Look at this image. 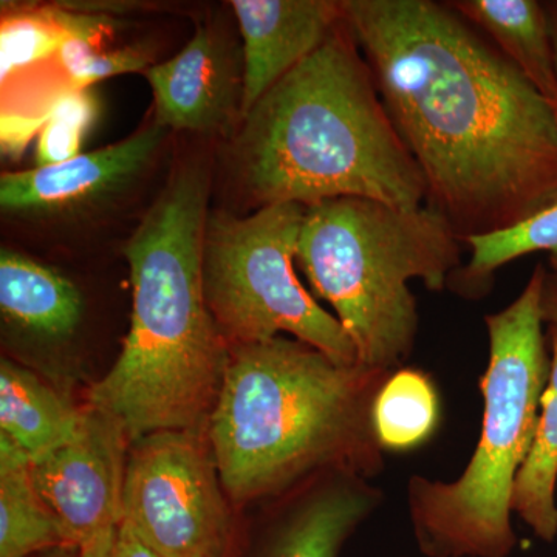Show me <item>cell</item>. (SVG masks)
Masks as SVG:
<instances>
[{"label":"cell","mask_w":557,"mask_h":557,"mask_svg":"<svg viewBox=\"0 0 557 557\" xmlns=\"http://www.w3.org/2000/svg\"><path fill=\"white\" fill-rule=\"evenodd\" d=\"M100 104L91 87L70 86L46 106V123L36 143V168L64 163L81 156L84 139L98 119Z\"/></svg>","instance_id":"7402d4cb"},{"label":"cell","mask_w":557,"mask_h":557,"mask_svg":"<svg viewBox=\"0 0 557 557\" xmlns=\"http://www.w3.org/2000/svg\"><path fill=\"white\" fill-rule=\"evenodd\" d=\"M440 418L437 387L420 369L392 372L373 403V431L384 453H408L423 445L437 431Z\"/></svg>","instance_id":"ac0fdd59"},{"label":"cell","mask_w":557,"mask_h":557,"mask_svg":"<svg viewBox=\"0 0 557 557\" xmlns=\"http://www.w3.org/2000/svg\"><path fill=\"white\" fill-rule=\"evenodd\" d=\"M156 120L170 131L223 134L242 121L244 64L215 28H197L185 49L145 72Z\"/></svg>","instance_id":"30bf717a"},{"label":"cell","mask_w":557,"mask_h":557,"mask_svg":"<svg viewBox=\"0 0 557 557\" xmlns=\"http://www.w3.org/2000/svg\"><path fill=\"white\" fill-rule=\"evenodd\" d=\"M465 244L471 249V258L449 281V288L463 298L486 296L493 287L496 271L523 256L547 252L549 270L557 271V207L515 228L472 237Z\"/></svg>","instance_id":"d6986e66"},{"label":"cell","mask_w":557,"mask_h":557,"mask_svg":"<svg viewBox=\"0 0 557 557\" xmlns=\"http://www.w3.org/2000/svg\"><path fill=\"white\" fill-rule=\"evenodd\" d=\"M46 123V109L39 113H2V150L9 156H17L27 148L28 141L39 135Z\"/></svg>","instance_id":"cb8c5ba5"},{"label":"cell","mask_w":557,"mask_h":557,"mask_svg":"<svg viewBox=\"0 0 557 557\" xmlns=\"http://www.w3.org/2000/svg\"><path fill=\"white\" fill-rule=\"evenodd\" d=\"M73 38L72 13L62 7L22 11L3 17L0 28V78L58 53Z\"/></svg>","instance_id":"44dd1931"},{"label":"cell","mask_w":557,"mask_h":557,"mask_svg":"<svg viewBox=\"0 0 557 557\" xmlns=\"http://www.w3.org/2000/svg\"><path fill=\"white\" fill-rule=\"evenodd\" d=\"M403 557H406V556H403Z\"/></svg>","instance_id":"f1b7e54d"},{"label":"cell","mask_w":557,"mask_h":557,"mask_svg":"<svg viewBox=\"0 0 557 557\" xmlns=\"http://www.w3.org/2000/svg\"><path fill=\"white\" fill-rule=\"evenodd\" d=\"M231 9L242 36V120L343 21L341 2L329 0H233Z\"/></svg>","instance_id":"4fadbf2b"},{"label":"cell","mask_w":557,"mask_h":557,"mask_svg":"<svg viewBox=\"0 0 557 557\" xmlns=\"http://www.w3.org/2000/svg\"><path fill=\"white\" fill-rule=\"evenodd\" d=\"M72 86L91 87L98 81L145 73L150 67L148 54L135 49L100 51L89 40L69 39L58 51Z\"/></svg>","instance_id":"603a6c76"},{"label":"cell","mask_w":557,"mask_h":557,"mask_svg":"<svg viewBox=\"0 0 557 557\" xmlns=\"http://www.w3.org/2000/svg\"><path fill=\"white\" fill-rule=\"evenodd\" d=\"M549 341H552V364H549L548 391L557 394V329H548Z\"/></svg>","instance_id":"83f0119b"},{"label":"cell","mask_w":557,"mask_h":557,"mask_svg":"<svg viewBox=\"0 0 557 557\" xmlns=\"http://www.w3.org/2000/svg\"><path fill=\"white\" fill-rule=\"evenodd\" d=\"M79 557H159L152 549L146 547L126 523L121 522L115 536L104 547L95 552L83 553Z\"/></svg>","instance_id":"d4e9b609"},{"label":"cell","mask_w":557,"mask_h":557,"mask_svg":"<svg viewBox=\"0 0 557 557\" xmlns=\"http://www.w3.org/2000/svg\"><path fill=\"white\" fill-rule=\"evenodd\" d=\"M547 11L549 36H552L553 53H555L556 75H557V0L544 2Z\"/></svg>","instance_id":"4316f807"},{"label":"cell","mask_w":557,"mask_h":557,"mask_svg":"<svg viewBox=\"0 0 557 557\" xmlns=\"http://www.w3.org/2000/svg\"><path fill=\"white\" fill-rule=\"evenodd\" d=\"M225 494L207 435L161 431L131 442L123 523L157 556H228Z\"/></svg>","instance_id":"ba28073f"},{"label":"cell","mask_w":557,"mask_h":557,"mask_svg":"<svg viewBox=\"0 0 557 557\" xmlns=\"http://www.w3.org/2000/svg\"><path fill=\"white\" fill-rule=\"evenodd\" d=\"M557 394L545 388L531 448L512 487L511 509L544 542L557 537Z\"/></svg>","instance_id":"ffe728a7"},{"label":"cell","mask_w":557,"mask_h":557,"mask_svg":"<svg viewBox=\"0 0 557 557\" xmlns=\"http://www.w3.org/2000/svg\"><path fill=\"white\" fill-rule=\"evenodd\" d=\"M391 373L341 366L282 336L231 347L207 431L226 494L281 497L325 469L380 475L372 410Z\"/></svg>","instance_id":"277c9868"},{"label":"cell","mask_w":557,"mask_h":557,"mask_svg":"<svg viewBox=\"0 0 557 557\" xmlns=\"http://www.w3.org/2000/svg\"><path fill=\"white\" fill-rule=\"evenodd\" d=\"M426 207L458 240L557 207V115L485 33L449 2L343 0Z\"/></svg>","instance_id":"6da1fadb"},{"label":"cell","mask_w":557,"mask_h":557,"mask_svg":"<svg viewBox=\"0 0 557 557\" xmlns=\"http://www.w3.org/2000/svg\"><path fill=\"white\" fill-rule=\"evenodd\" d=\"M383 502V490L358 472H318L282 494L260 557H339Z\"/></svg>","instance_id":"8fae6325"},{"label":"cell","mask_w":557,"mask_h":557,"mask_svg":"<svg viewBox=\"0 0 557 557\" xmlns=\"http://www.w3.org/2000/svg\"><path fill=\"white\" fill-rule=\"evenodd\" d=\"M159 121L132 137L75 159L0 175V208L9 214H46L91 203L138 177L166 138Z\"/></svg>","instance_id":"7c38bea8"},{"label":"cell","mask_w":557,"mask_h":557,"mask_svg":"<svg viewBox=\"0 0 557 557\" xmlns=\"http://www.w3.org/2000/svg\"><path fill=\"white\" fill-rule=\"evenodd\" d=\"M545 273L539 263L519 298L485 318L482 434L467 468L454 482H408L410 527L424 557H508L518 545L512 487L536 435L552 364L541 313Z\"/></svg>","instance_id":"5b68a950"},{"label":"cell","mask_w":557,"mask_h":557,"mask_svg":"<svg viewBox=\"0 0 557 557\" xmlns=\"http://www.w3.org/2000/svg\"><path fill=\"white\" fill-rule=\"evenodd\" d=\"M541 313L548 329H557V271L547 269L541 292Z\"/></svg>","instance_id":"484cf974"},{"label":"cell","mask_w":557,"mask_h":557,"mask_svg":"<svg viewBox=\"0 0 557 557\" xmlns=\"http://www.w3.org/2000/svg\"><path fill=\"white\" fill-rule=\"evenodd\" d=\"M129 445L119 421L87 405L75 435L32 463L39 496L79 555L108 545L123 522Z\"/></svg>","instance_id":"9c48e42d"},{"label":"cell","mask_w":557,"mask_h":557,"mask_svg":"<svg viewBox=\"0 0 557 557\" xmlns=\"http://www.w3.org/2000/svg\"><path fill=\"white\" fill-rule=\"evenodd\" d=\"M306 208L274 203L248 218L208 215L203 287L212 317L230 346L265 343L287 333L341 366L357 350L336 317L313 299L295 273Z\"/></svg>","instance_id":"52a82bcc"},{"label":"cell","mask_w":557,"mask_h":557,"mask_svg":"<svg viewBox=\"0 0 557 557\" xmlns=\"http://www.w3.org/2000/svg\"><path fill=\"white\" fill-rule=\"evenodd\" d=\"M61 547L72 544L33 483L30 457L0 434V557Z\"/></svg>","instance_id":"e0dca14e"},{"label":"cell","mask_w":557,"mask_h":557,"mask_svg":"<svg viewBox=\"0 0 557 557\" xmlns=\"http://www.w3.org/2000/svg\"><path fill=\"white\" fill-rule=\"evenodd\" d=\"M0 309L13 324L49 336L72 335L83 318L79 289L58 271L11 249L0 252Z\"/></svg>","instance_id":"9a60e30c"},{"label":"cell","mask_w":557,"mask_h":557,"mask_svg":"<svg viewBox=\"0 0 557 557\" xmlns=\"http://www.w3.org/2000/svg\"><path fill=\"white\" fill-rule=\"evenodd\" d=\"M296 262L346 330L362 368L395 372L418 333L409 281L431 292L460 270V240L434 209L343 197L306 208Z\"/></svg>","instance_id":"8992f818"},{"label":"cell","mask_w":557,"mask_h":557,"mask_svg":"<svg viewBox=\"0 0 557 557\" xmlns=\"http://www.w3.org/2000/svg\"><path fill=\"white\" fill-rule=\"evenodd\" d=\"M208 199L207 166L180 168L124 247L131 329L87 405L119 421L129 442L161 431L207 435L218 403L231 346L205 296Z\"/></svg>","instance_id":"7a4b0ae2"},{"label":"cell","mask_w":557,"mask_h":557,"mask_svg":"<svg viewBox=\"0 0 557 557\" xmlns=\"http://www.w3.org/2000/svg\"><path fill=\"white\" fill-rule=\"evenodd\" d=\"M525 75L557 115V75L547 11L537 0H453Z\"/></svg>","instance_id":"5bb4252c"},{"label":"cell","mask_w":557,"mask_h":557,"mask_svg":"<svg viewBox=\"0 0 557 557\" xmlns=\"http://www.w3.org/2000/svg\"><path fill=\"white\" fill-rule=\"evenodd\" d=\"M76 409L30 370L10 359L0 362V434L13 440L33 461L61 448L75 435Z\"/></svg>","instance_id":"2e32d148"},{"label":"cell","mask_w":557,"mask_h":557,"mask_svg":"<svg viewBox=\"0 0 557 557\" xmlns=\"http://www.w3.org/2000/svg\"><path fill=\"white\" fill-rule=\"evenodd\" d=\"M234 163L259 208L357 197L426 203V182L392 123L346 20L242 120Z\"/></svg>","instance_id":"3957f363"}]
</instances>
